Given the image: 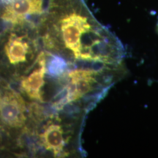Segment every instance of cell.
<instances>
[{
	"mask_svg": "<svg viewBox=\"0 0 158 158\" xmlns=\"http://www.w3.org/2000/svg\"><path fill=\"white\" fill-rule=\"evenodd\" d=\"M157 33H158V22H157Z\"/></svg>",
	"mask_w": 158,
	"mask_h": 158,
	"instance_id": "8",
	"label": "cell"
},
{
	"mask_svg": "<svg viewBox=\"0 0 158 158\" xmlns=\"http://www.w3.org/2000/svg\"><path fill=\"white\" fill-rule=\"evenodd\" d=\"M23 37L17 36L13 33L9 37L8 42L5 45V53L11 64H16L27 60L29 45L23 40Z\"/></svg>",
	"mask_w": 158,
	"mask_h": 158,
	"instance_id": "5",
	"label": "cell"
},
{
	"mask_svg": "<svg viewBox=\"0 0 158 158\" xmlns=\"http://www.w3.org/2000/svg\"><path fill=\"white\" fill-rule=\"evenodd\" d=\"M37 13L44 14L42 0H12L3 10L1 17L15 26H22L25 23L27 15Z\"/></svg>",
	"mask_w": 158,
	"mask_h": 158,
	"instance_id": "2",
	"label": "cell"
},
{
	"mask_svg": "<svg viewBox=\"0 0 158 158\" xmlns=\"http://www.w3.org/2000/svg\"><path fill=\"white\" fill-rule=\"evenodd\" d=\"M38 59L40 68L35 70L29 76L23 78L21 80V89L24 91L29 98L43 102L41 89L45 84L44 77L46 73V59L44 52H41Z\"/></svg>",
	"mask_w": 158,
	"mask_h": 158,
	"instance_id": "3",
	"label": "cell"
},
{
	"mask_svg": "<svg viewBox=\"0 0 158 158\" xmlns=\"http://www.w3.org/2000/svg\"><path fill=\"white\" fill-rule=\"evenodd\" d=\"M27 111L24 101L20 94L9 87L0 91V122L11 127H21L25 124Z\"/></svg>",
	"mask_w": 158,
	"mask_h": 158,
	"instance_id": "1",
	"label": "cell"
},
{
	"mask_svg": "<svg viewBox=\"0 0 158 158\" xmlns=\"http://www.w3.org/2000/svg\"><path fill=\"white\" fill-rule=\"evenodd\" d=\"M40 138L45 149L52 151L56 156L62 154L65 142L63 137L62 128L60 125L50 124L40 135Z\"/></svg>",
	"mask_w": 158,
	"mask_h": 158,
	"instance_id": "4",
	"label": "cell"
},
{
	"mask_svg": "<svg viewBox=\"0 0 158 158\" xmlns=\"http://www.w3.org/2000/svg\"><path fill=\"white\" fill-rule=\"evenodd\" d=\"M12 0H0V3H2V4H5V5H7L9 4Z\"/></svg>",
	"mask_w": 158,
	"mask_h": 158,
	"instance_id": "7",
	"label": "cell"
},
{
	"mask_svg": "<svg viewBox=\"0 0 158 158\" xmlns=\"http://www.w3.org/2000/svg\"><path fill=\"white\" fill-rule=\"evenodd\" d=\"M48 54L49 59L47 63L46 73L53 78L62 76L68 69V63L62 57Z\"/></svg>",
	"mask_w": 158,
	"mask_h": 158,
	"instance_id": "6",
	"label": "cell"
}]
</instances>
